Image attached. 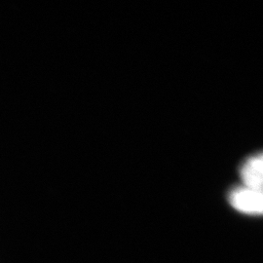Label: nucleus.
<instances>
[{"instance_id":"obj_2","label":"nucleus","mask_w":263,"mask_h":263,"mask_svg":"<svg viewBox=\"0 0 263 263\" xmlns=\"http://www.w3.org/2000/svg\"><path fill=\"white\" fill-rule=\"evenodd\" d=\"M240 178L244 186L256 190H262V155L257 154L249 157L240 168Z\"/></svg>"},{"instance_id":"obj_1","label":"nucleus","mask_w":263,"mask_h":263,"mask_svg":"<svg viewBox=\"0 0 263 263\" xmlns=\"http://www.w3.org/2000/svg\"><path fill=\"white\" fill-rule=\"evenodd\" d=\"M229 202L237 211L247 215H260L262 213V190L241 187L233 189L229 194Z\"/></svg>"}]
</instances>
